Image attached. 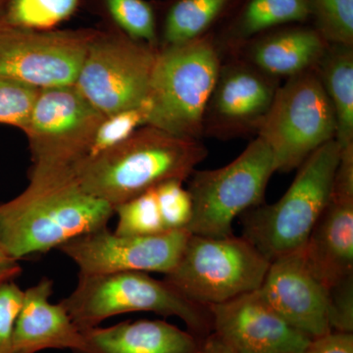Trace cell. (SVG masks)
<instances>
[{"label":"cell","instance_id":"1","mask_svg":"<svg viewBox=\"0 0 353 353\" xmlns=\"http://www.w3.org/2000/svg\"><path fill=\"white\" fill-rule=\"evenodd\" d=\"M19 196L0 203V246L19 260L108 227L114 209L81 187L71 167H32Z\"/></svg>","mask_w":353,"mask_h":353},{"label":"cell","instance_id":"2","mask_svg":"<svg viewBox=\"0 0 353 353\" xmlns=\"http://www.w3.org/2000/svg\"><path fill=\"white\" fill-rule=\"evenodd\" d=\"M201 139L143 126L110 150L71 167L88 194L113 209L167 181L188 180L208 157Z\"/></svg>","mask_w":353,"mask_h":353},{"label":"cell","instance_id":"3","mask_svg":"<svg viewBox=\"0 0 353 353\" xmlns=\"http://www.w3.org/2000/svg\"><path fill=\"white\" fill-rule=\"evenodd\" d=\"M60 303L82 331L115 316L153 312L179 318L201 340L212 333L208 307L190 301L165 279L157 280L145 272L79 275L75 290Z\"/></svg>","mask_w":353,"mask_h":353},{"label":"cell","instance_id":"4","mask_svg":"<svg viewBox=\"0 0 353 353\" xmlns=\"http://www.w3.org/2000/svg\"><path fill=\"white\" fill-rule=\"evenodd\" d=\"M341 157L336 139L318 148L299 167L277 202L262 203L240 216L243 236L269 261L301 250L331 194Z\"/></svg>","mask_w":353,"mask_h":353},{"label":"cell","instance_id":"5","mask_svg":"<svg viewBox=\"0 0 353 353\" xmlns=\"http://www.w3.org/2000/svg\"><path fill=\"white\" fill-rule=\"evenodd\" d=\"M221 60L213 32L158 48L148 99V126L201 141L204 111Z\"/></svg>","mask_w":353,"mask_h":353},{"label":"cell","instance_id":"6","mask_svg":"<svg viewBox=\"0 0 353 353\" xmlns=\"http://www.w3.org/2000/svg\"><path fill=\"white\" fill-rule=\"evenodd\" d=\"M270 263L245 236L190 234L164 279L190 301L209 307L259 290Z\"/></svg>","mask_w":353,"mask_h":353},{"label":"cell","instance_id":"7","mask_svg":"<svg viewBox=\"0 0 353 353\" xmlns=\"http://www.w3.org/2000/svg\"><path fill=\"white\" fill-rule=\"evenodd\" d=\"M276 170L271 148L256 137L234 161L190 176L192 215L188 231L221 238L233 234V224L245 211L264 203L265 190Z\"/></svg>","mask_w":353,"mask_h":353},{"label":"cell","instance_id":"8","mask_svg":"<svg viewBox=\"0 0 353 353\" xmlns=\"http://www.w3.org/2000/svg\"><path fill=\"white\" fill-rule=\"evenodd\" d=\"M256 137L275 158L277 172L299 168L318 148L336 139V115L314 69L281 85Z\"/></svg>","mask_w":353,"mask_h":353},{"label":"cell","instance_id":"9","mask_svg":"<svg viewBox=\"0 0 353 353\" xmlns=\"http://www.w3.org/2000/svg\"><path fill=\"white\" fill-rule=\"evenodd\" d=\"M158 48L123 34L97 32L74 85L103 116L145 103Z\"/></svg>","mask_w":353,"mask_h":353},{"label":"cell","instance_id":"10","mask_svg":"<svg viewBox=\"0 0 353 353\" xmlns=\"http://www.w3.org/2000/svg\"><path fill=\"white\" fill-rule=\"evenodd\" d=\"M104 117L74 85L41 88L23 129L32 167L73 166L87 154Z\"/></svg>","mask_w":353,"mask_h":353},{"label":"cell","instance_id":"11","mask_svg":"<svg viewBox=\"0 0 353 353\" xmlns=\"http://www.w3.org/2000/svg\"><path fill=\"white\" fill-rule=\"evenodd\" d=\"M97 32L34 31L0 21V76L38 88L74 85Z\"/></svg>","mask_w":353,"mask_h":353},{"label":"cell","instance_id":"12","mask_svg":"<svg viewBox=\"0 0 353 353\" xmlns=\"http://www.w3.org/2000/svg\"><path fill=\"white\" fill-rule=\"evenodd\" d=\"M281 80L234 55H225L204 111L202 138L257 134L270 110Z\"/></svg>","mask_w":353,"mask_h":353},{"label":"cell","instance_id":"13","mask_svg":"<svg viewBox=\"0 0 353 353\" xmlns=\"http://www.w3.org/2000/svg\"><path fill=\"white\" fill-rule=\"evenodd\" d=\"M188 230L152 236H123L101 228L77 236L58 250L78 266L79 275L122 272L170 273L190 238Z\"/></svg>","mask_w":353,"mask_h":353},{"label":"cell","instance_id":"14","mask_svg":"<svg viewBox=\"0 0 353 353\" xmlns=\"http://www.w3.org/2000/svg\"><path fill=\"white\" fill-rule=\"evenodd\" d=\"M303 252L309 268L328 292L353 280V143L341 148L329 201Z\"/></svg>","mask_w":353,"mask_h":353},{"label":"cell","instance_id":"15","mask_svg":"<svg viewBox=\"0 0 353 353\" xmlns=\"http://www.w3.org/2000/svg\"><path fill=\"white\" fill-rule=\"evenodd\" d=\"M208 308L212 333L236 353H301L310 341L281 317L259 290Z\"/></svg>","mask_w":353,"mask_h":353},{"label":"cell","instance_id":"16","mask_svg":"<svg viewBox=\"0 0 353 353\" xmlns=\"http://www.w3.org/2000/svg\"><path fill=\"white\" fill-rule=\"evenodd\" d=\"M259 290L281 317L309 338L332 331L328 290L309 268L303 248L271 261Z\"/></svg>","mask_w":353,"mask_h":353},{"label":"cell","instance_id":"17","mask_svg":"<svg viewBox=\"0 0 353 353\" xmlns=\"http://www.w3.org/2000/svg\"><path fill=\"white\" fill-rule=\"evenodd\" d=\"M53 281L41 278L24 290L14 327L11 353H39L69 350L82 353L85 341L82 330L72 320L63 304L52 303Z\"/></svg>","mask_w":353,"mask_h":353},{"label":"cell","instance_id":"18","mask_svg":"<svg viewBox=\"0 0 353 353\" xmlns=\"http://www.w3.org/2000/svg\"><path fill=\"white\" fill-rule=\"evenodd\" d=\"M328 44L313 26L294 24L263 32L226 55L240 57L269 75L288 79L314 68Z\"/></svg>","mask_w":353,"mask_h":353},{"label":"cell","instance_id":"19","mask_svg":"<svg viewBox=\"0 0 353 353\" xmlns=\"http://www.w3.org/2000/svg\"><path fill=\"white\" fill-rule=\"evenodd\" d=\"M82 332V353H203V340L164 320L124 321Z\"/></svg>","mask_w":353,"mask_h":353},{"label":"cell","instance_id":"20","mask_svg":"<svg viewBox=\"0 0 353 353\" xmlns=\"http://www.w3.org/2000/svg\"><path fill=\"white\" fill-rule=\"evenodd\" d=\"M309 19L307 0H241L220 31L213 34L223 57L263 32Z\"/></svg>","mask_w":353,"mask_h":353},{"label":"cell","instance_id":"21","mask_svg":"<svg viewBox=\"0 0 353 353\" xmlns=\"http://www.w3.org/2000/svg\"><path fill=\"white\" fill-rule=\"evenodd\" d=\"M314 71L333 106L336 139L341 148L353 143V46L329 43Z\"/></svg>","mask_w":353,"mask_h":353},{"label":"cell","instance_id":"22","mask_svg":"<svg viewBox=\"0 0 353 353\" xmlns=\"http://www.w3.org/2000/svg\"><path fill=\"white\" fill-rule=\"evenodd\" d=\"M241 0H176L165 18L162 46L187 43L213 32Z\"/></svg>","mask_w":353,"mask_h":353},{"label":"cell","instance_id":"23","mask_svg":"<svg viewBox=\"0 0 353 353\" xmlns=\"http://www.w3.org/2000/svg\"><path fill=\"white\" fill-rule=\"evenodd\" d=\"M79 0H10L0 19L21 29L50 31L75 12Z\"/></svg>","mask_w":353,"mask_h":353},{"label":"cell","instance_id":"24","mask_svg":"<svg viewBox=\"0 0 353 353\" xmlns=\"http://www.w3.org/2000/svg\"><path fill=\"white\" fill-rule=\"evenodd\" d=\"M115 233L123 236H152L165 230L154 188L114 208Z\"/></svg>","mask_w":353,"mask_h":353},{"label":"cell","instance_id":"25","mask_svg":"<svg viewBox=\"0 0 353 353\" xmlns=\"http://www.w3.org/2000/svg\"><path fill=\"white\" fill-rule=\"evenodd\" d=\"M313 27L329 43L353 46V0H307Z\"/></svg>","mask_w":353,"mask_h":353},{"label":"cell","instance_id":"26","mask_svg":"<svg viewBox=\"0 0 353 353\" xmlns=\"http://www.w3.org/2000/svg\"><path fill=\"white\" fill-rule=\"evenodd\" d=\"M150 111L148 99L137 108L105 116L97 127L85 157L99 154L126 141L139 128L148 125Z\"/></svg>","mask_w":353,"mask_h":353},{"label":"cell","instance_id":"27","mask_svg":"<svg viewBox=\"0 0 353 353\" xmlns=\"http://www.w3.org/2000/svg\"><path fill=\"white\" fill-rule=\"evenodd\" d=\"M106 6L123 32L136 41L158 48L157 20L145 0H105Z\"/></svg>","mask_w":353,"mask_h":353},{"label":"cell","instance_id":"28","mask_svg":"<svg viewBox=\"0 0 353 353\" xmlns=\"http://www.w3.org/2000/svg\"><path fill=\"white\" fill-rule=\"evenodd\" d=\"M41 88L0 76V124L24 129Z\"/></svg>","mask_w":353,"mask_h":353},{"label":"cell","instance_id":"29","mask_svg":"<svg viewBox=\"0 0 353 353\" xmlns=\"http://www.w3.org/2000/svg\"><path fill=\"white\" fill-rule=\"evenodd\" d=\"M183 183L167 181L154 188L160 215L167 232L188 230L192 220V199Z\"/></svg>","mask_w":353,"mask_h":353},{"label":"cell","instance_id":"30","mask_svg":"<svg viewBox=\"0 0 353 353\" xmlns=\"http://www.w3.org/2000/svg\"><path fill=\"white\" fill-rule=\"evenodd\" d=\"M24 290L15 280L0 283V353H11L14 327L22 304Z\"/></svg>","mask_w":353,"mask_h":353},{"label":"cell","instance_id":"31","mask_svg":"<svg viewBox=\"0 0 353 353\" xmlns=\"http://www.w3.org/2000/svg\"><path fill=\"white\" fill-rule=\"evenodd\" d=\"M301 353H353V333L331 331L310 339Z\"/></svg>","mask_w":353,"mask_h":353},{"label":"cell","instance_id":"32","mask_svg":"<svg viewBox=\"0 0 353 353\" xmlns=\"http://www.w3.org/2000/svg\"><path fill=\"white\" fill-rule=\"evenodd\" d=\"M21 272L22 269L19 261L9 256L0 246V283L7 280H15Z\"/></svg>","mask_w":353,"mask_h":353},{"label":"cell","instance_id":"33","mask_svg":"<svg viewBox=\"0 0 353 353\" xmlns=\"http://www.w3.org/2000/svg\"><path fill=\"white\" fill-rule=\"evenodd\" d=\"M203 353H236L211 333L203 340Z\"/></svg>","mask_w":353,"mask_h":353},{"label":"cell","instance_id":"34","mask_svg":"<svg viewBox=\"0 0 353 353\" xmlns=\"http://www.w3.org/2000/svg\"><path fill=\"white\" fill-rule=\"evenodd\" d=\"M1 2H2V0H0V3H1Z\"/></svg>","mask_w":353,"mask_h":353}]
</instances>
